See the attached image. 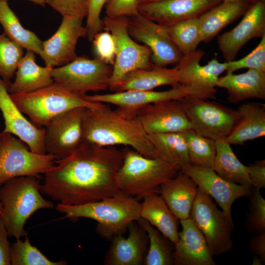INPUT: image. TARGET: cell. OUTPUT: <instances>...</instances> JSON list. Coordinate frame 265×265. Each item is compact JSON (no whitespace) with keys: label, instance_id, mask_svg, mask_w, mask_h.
<instances>
[{"label":"cell","instance_id":"1","mask_svg":"<svg viewBox=\"0 0 265 265\" xmlns=\"http://www.w3.org/2000/svg\"><path fill=\"white\" fill-rule=\"evenodd\" d=\"M122 149L83 143L68 156L56 159L44 174L41 193L59 203L76 205L113 196L119 190L117 173Z\"/></svg>","mask_w":265,"mask_h":265},{"label":"cell","instance_id":"2","mask_svg":"<svg viewBox=\"0 0 265 265\" xmlns=\"http://www.w3.org/2000/svg\"><path fill=\"white\" fill-rule=\"evenodd\" d=\"M83 143L102 147L124 145L150 158H159L148 135L133 118L105 106L86 109Z\"/></svg>","mask_w":265,"mask_h":265},{"label":"cell","instance_id":"3","mask_svg":"<svg viewBox=\"0 0 265 265\" xmlns=\"http://www.w3.org/2000/svg\"><path fill=\"white\" fill-rule=\"evenodd\" d=\"M56 209L64 213L65 218H87L97 221V233L109 239L123 234L130 223L140 218V203L136 198L120 191L113 196L85 204L59 203Z\"/></svg>","mask_w":265,"mask_h":265},{"label":"cell","instance_id":"4","mask_svg":"<svg viewBox=\"0 0 265 265\" xmlns=\"http://www.w3.org/2000/svg\"><path fill=\"white\" fill-rule=\"evenodd\" d=\"M41 185L38 176H26L11 179L1 186L0 217L9 237L17 239L26 236L24 228L29 217L39 210L54 208L52 202L42 196Z\"/></svg>","mask_w":265,"mask_h":265},{"label":"cell","instance_id":"5","mask_svg":"<svg viewBox=\"0 0 265 265\" xmlns=\"http://www.w3.org/2000/svg\"><path fill=\"white\" fill-rule=\"evenodd\" d=\"M122 163L116 176L119 190L135 198L159 193L160 186L175 176L180 169L159 158H150L134 149H122Z\"/></svg>","mask_w":265,"mask_h":265},{"label":"cell","instance_id":"6","mask_svg":"<svg viewBox=\"0 0 265 265\" xmlns=\"http://www.w3.org/2000/svg\"><path fill=\"white\" fill-rule=\"evenodd\" d=\"M10 95L22 112L39 127H45L53 119L71 109H98L106 105L76 96L54 82L34 92Z\"/></svg>","mask_w":265,"mask_h":265},{"label":"cell","instance_id":"7","mask_svg":"<svg viewBox=\"0 0 265 265\" xmlns=\"http://www.w3.org/2000/svg\"><path fill=\"white\" fill-rule=\"evenodd\" d=\"M56 159L50 154L32 152L25 142L12 133L0 132V186L16 177L44 174Z\"/></svg>","mask_w":265,"mask_h":265},{"label":"cell","instance_id":"8","mask_svg":"<svg viewBox=\"0 0 265 265\" xmlns=\"http://www.w3.org/2000/svg\"><path fill=\"white\" fill-rule=\"evenodd\" d=\"M179 101L191 129L215 141L226 138L240 118L237 109L208 99L187 96Z\"/></svg>","mask_w":265,"mask_h":265},{"label":"cell","instance_id":"9","mask_svg":"<svg viewBox=\"0 0 265 265\" xmlns=\"http://www.w3.org/2000/svg\"><path fill=\"white\" fill-rule=\"evenodd\" d=\"M112 66L97 58L77 56L70 63L53 69L54 82L73 94L83 98L90 91L108 89Z\"/></svg>","mask_w":265,"mask_h":265},{"label":"cell","instance_id":"10","mask_svg":"<svg viewBox=\"0 0 265 265\" xmlns=\"http://www.w3.org/2000/svg\"><path fill=\"white\" fill-rule=\"evenodd\" d=\"M189 218L202 234L213 256L233 248L234 223L217 208L210 196L199 188Z\"/></svg>","mask_w":265,"mask_h":265},{"label":"cell","instance_id":"11","mask_svg":"<svg viewBox=\"0 0 265 265\" xmlns=\"http://www.w3.org/2000/svg\"><path fill=\"white\" fill-rule=\"evenodd\" d=\"M129 17L111 18L106 16L103 19L104 28L111 33L116 45L115 59L109 87L129 72L149 68L152 65L150 49L135 41L129 34Z\"/></svg>","mask_w":265,"mask_h":265},{"label":"cell","instance_id":"12","mask_svg":"<svg viewBox=\"0 0 265 265\" xmlns=\"http://www.w3.org/2000/svg\"><path fill=\"white\" fill-rule=\"evenodd\" d=\"M205 53L201 50L183 56L175 67L178 82L188 89L193 96L203 99H214L217 81L226 71V62L215 57L207 64L200 61Z\"/></svg>","mask_w":265,"mask_h":265},{"label":"cell","instance_id":"13","mask_svg":"<svg viewBox=\"0 0 265 265\" xmlns=\"http://www.w3.org/2000/svg\"><path fill=\"white\" fill-rule=\"evenodd\" d=\"M76 108L53 119L44 128L46 153L64 158L83 144L86 109Z\"/></svg>","mask_w":265,"mask_h":265},{"label":"cell","instance_id":"14","mask_svg":"<svg viewBox=\"0 0 265 265\" xmlns=\"http://www.w3.org/2000/svg\"><path fill=\"white\" fill-rule=\"evenodd\" d=\"M128 29L133 39L150 49L153 65L165 67L177 64L182 58L183 55L170 39L165 26L138 13L129 17Z\"/></svg>","mask_w":265,"mask_h":265},{"label":"cell","instance_id":"15","mask_svg":"<svg viewBox=\"0 0 265 265\" xmlns=\"http://www.w3.org/2000/svg\"><path fill=\"white\" fill-rule=\"evenodd\" d=\"M128 117L134 118L148 135L183 132L191 129L182 105L177 100L149 104Z\"/></svg>","mask_w":265,"mask_h":265},{"label":"cell","instance_id":"16","mask_svg":"<svg viewBox=\"0 0 265 265\" xmlns=\"http://www.w3.org/2000/svg\"><path fill=\"white\" fill-rule=\"evenodd\" d=\"M62 17L55 32L42 41L39 54L45 66L52 68L64 66L74 60L78 56L76 48L78 40L87 35L83 19L71 16Z\"/></svg>","mask_w":265,"mask_h":265},{"label":"cell","instance_id":"17","mask_svg":"<svg viewBox=\"0 0 265 265\" xmlns=\"http://www.w3.org/2000/svg\"><path fill=\"white\" fill-rule=\"evenodd\" d=\"M265 36V0L251 3L240 22L219 35L217 44L225 62L236 59L238 52L250 40Z\"/></svg>","mask_w":265,"mask_h":265},{"label":"cell","instance_id":"18","mask_svg":"<svg viewBox=\"0 0 265 265\" xmlns=\"http://www.w3.org/2000/svg\"><path fill=\"white\" fill-rule=\"evenodd\" d=\"M180 171L190 177L198 188L213 198L230 221L233 223L232 206L238 199L250 195L252 186L230 182L212 169L188 164Z\"/></svg>","mask_w":265,"mask_h":265},{"label":"cell","instance_id":"19","mask_svg":"<svg viewBox=\"0 0 265 265\" xmlns=\"http://www.w3.org/2000/svg\"><path fill=\"white\" fill-rule=\"evenodd\" d=\"M187 96H193L192 92L186 87L178 84L172 86L170 89L161 91L127 90L86 95L83 98L93 102L115 106L119 112L129 116L133 112L149 104L168 100H179Z\"/></svg>","mask_w":265,"mask_h":265},{"label":"cell","instance_id":"20","mask_svg":"<svg viewBox=\"0 0 265 265\" xmlns=\"http://www.w3.org/2000/svg\"><path fill=\"white\" fill-rule=\"evenodd\" d=\"M0 111L4 122L2 131L19 138L32 152L39 154H46L45 129L36 126L26 118L13 101L7 84L0 77Z\"/></svg>","mask_w":265,"mask_h":265},{"label":"cell","instance_id":"21","mask_svg":"<svg viewBox=\"0 0 265 265\" xmlns=\"http://www.w3.org/2000/svg\"><path fill=\"white\" fill-rule=\"evenodd\" d=\"M222 1V0H164L139 4V13L165 26L195 17Z\"/></svg>","mask_w":265,"mask_h":265},{"label":"cell","instance_id":"22","mask_svg":"<svg viewBox=\"0 0 265 265\" xmlns=\"http://www.w3.org/2000/svg\"><path fill=\"white\" fill-rule=\"evenodd\" d=\"M129 235L115 236L105 258L106 265H143L149 244L146 232L137 221L128 227Z\"/></svg>","mask_w":265,"mask_h":265},{"label":"cell","instance_id":"23","mask_svg":"<svg viewBox=\"0 0 265 265\" xmlns=\"http://www.w3.org/2000/svg\"><path fill=\"white\" fill-rule=\"evenodd\" d=\"M182 230L174 245L173 265H215L204 236L189 218L180 220Z\"/></svg>","mask_w":265,"mask_h":265},{"label":"cell","instance_id":"24","mask_svg":"<svg viewBox=\"0 0 265 265\" xmlns=\"http://www.w3.org/2000/svg\"><path fill=\"white\" fill-rule=\"evenodd\" d=\"M198 190L194 181L180 171L160 186L159 193L173 214L181 220L189 218Z\"/></svg>","mask_w":265,"mask_h":265},{"label":"cell","instance_id":"25","mask_svg":"<svg viewBox=\"0 0 265 265\" xmlns=\"http://www.w3.org/2000/svg\"><path fill=\"white\" fill-rule=\"evenodd\" d=\"M216 86L227 91V101L238 103L252 98L265 100V72L248 69L245 73L219 77Z\"/></svg>","mask_w":265,"mask_h":265},{"label":"cell","instance_id":"26","mask_svg":"<svg viewBox=\"0 0 265 265\" xmlns=\"http://www.w3.org/2000/svg\"><path fill=\"white\" fill-rule=\"evenodd\" d=\"M35 53L26 50L20 61L15 79L8 86L10 94H24L34 92L54 82L53 68L39 66L36 62Z\"/></svg>","mask_w":265,"mask_h":265},{"label":"cell","instance_id":"27","mask_svg":"<svg viewBox=\"0 0 265 265\" xmlns=\"http://www.w3.org/2000/svg\"><path fill=\"white\" fill-rule=\"evenodd\" d=\"M179 84L176 69L153 65L149 68L138 69L126 74L109 89L114 92L127 90H153L159 86Z\"/></svg>","mask_w":265,"mask_h":265},{"label":"cell","instance_id":"28","mask_svg":"<svg viewBox=\"0 0 265 265\" xmlns=\"http://www.w3.org/2000/svg\"><path fill=\"white\" fill-rule=\"evenodd\" d=\"M250 2L222 1L202 14L199 17L202 42H209L224 27L243 15Z\"/></svg>","mask_w":265,"mask_h":265},{"label":"cell","instance_id":"29","mask_svg":"<svg viewBox=\"0 0 265 265\" xmlns=\"http://www.w3.org/2000/svg\"><path fill=\"white\" fill-rule=\"evenodd\" d=\"M240 118L226 140L230 144L242 145L249 140L265 135V104L247 102L237 109Z\"/></svg>","mask_w":265,"mask_h":265},{"label":"cell","instance_id":"30","mask_svg":"<svg viewBox=\"0 0 265 265\" xmlns=\"http://www.w3.org/2000/svg\"><path fill=\"white\" fill-rule=\"evenodd\" d=\"M140 203V217L150 223L174 245L179 238V219L157 193L144 196Z\"/></svg>","mask_w":265,"mask_h":265},{"label":"cell","instance_id":"31","mask_svg":"<svg viewBox=\"0 0 265 265\" xmlns=\"http://www.w3.org/2000/svg\"><path fill=\"white\" fill-rule=\"evenodd\" d=\"M215 145L216 154L212 169L227 181L252 186L247 166L238 159L226 138L216 140Z\"/></svg>","mask_w":265,"mask_h":265},{"label":"cell","instance_id":"32","mask_svg":"<svg viewBox=\"0 0 265 265\" xmlns=\"http://www.w3.org/2000/svg\"><path fill=\"white\" fill-rule=\"evenodd\" d=\"M0 24L4 33L11 40L23 49L40 54L42 41L33 32L22 26L6 0H0Z\"/></svg>","mask_w":265,"mask_h":265},{"label":"cell","instance_id":"33","mask_svg":"<svg viewBox=\"0 0 265 265\" xmlns=\"http://www.w3.org/2000/svg\"><path fill=\"white\" fill-rule=\"evenodd\" d=\"M159 158L181 170L189 164L186 142L182 132L148 135Z\"/></svg>","mask_w":265,"mask_h":265},{"label":"cell","instance_id":"34","mask_svg":"<svg viewBox=\"0 0 265 265\" xmlns=\"http://www.w3.org/2000/svg\"><path fill=\"white\" fill-rule=\"evenodd\" d=\"M137 222L146 232L149 240L143 265H173L174 244L146 220L140 218Z\"/></svg>","mask_w":265,"mask_h":265},{"label":"cell","instance_id":"35","mask_svg":"<svg viewBox=\"0 0 265 265\" xmlns=\"http://www.w3.org/2000/svg\"><path fill=\"white\" fill-rule=\"evenodd\" d=\"M165 27L170 39L183 56L196 51L202 42L199 17L186 19Z\"/></svg>","mask_w":265,"mask_h":265},{"label":"cell","instance_id":"36","mask_svg":"<svg viewBox=\"0 0 265 265\" xmlns=\"http://www.w3.org/2000/svg\"><path fill=\"white\" fill-rule=\"evenodd\" d=\"M182 133L186 142L189 164L212 169L216 154L215 141L202 136L192 129Z\"/></svg>","mask_w":265,"mask_h":265},{"label":"cell","instance_id":"37","mask_svg":"<svg viewBox=\"0 0 265 265\" xmlns=\"http://www.w3.org/2000/svg\"><path fill=\"white\" fill-rule=\"evenodd\" d=\"M10 261L12 265H64L65 261H51L26 236L24 241L17 239L11 246Z\"/></svg>","mask_w":265,"mask_h":265},{"label":"cell","instance_id":"38","mask_svg":"<svg viewBox=\"0 0 265 265\" xmlns=\"http://www.w3.org/2000/svg\"><path fill=\"white\" fill-rule=\"evenodd\" d=\"M23 49L4 33L0 34V77L7 86L24 55Z\"/></svg>","mask_w":265,"mask_h":265},{"label":"cell","instance_id":"39","mask_svg":"<svg viewBox=\"0 0 265 265\" xmlns=\"http://www.w3.org/2000/svg\"><path fill=\"white\" fill-rule=\"evenodd\" d=\"M244 225L247 232L256 235L265 232V199L260 190L252 187Z\"/></svg>","mask_w":265,"mask_h":265},{"label":"cell","instance_id":"40","mask_svg":"<svg viewBox=\"0 0 265 265\" xmlns=\"http://www.w3.org/2000/svg\"><path fill=\"white\" fill-rule=\"evenodd\" d=\"M244 68L265 72V36L261 39L257 47L243 58L226 62L227 73Z\"/></svg>","mask_w":265,"mask_h":265},{"label":"cell","instance_id":"41","mask_svg":"<svg viewBox=\"0 0 265 265\" xmlns=\"http://www.w3.org/2000/svg\"><path fill=\"white\" fill-rule=\"evenodd\" d=\"M95 58L113 65L116 55V45L111 33L105 30L97 33L92 41Z\"/></svg>","mask_w":265,"mask_h":265},{"label":"cell","instance_id":"42","mask_svg":"<svg viewBox=\"0 0 265 265\" xmlns=\"http://www.w3.org/2000/svg\"><path fill=\"white\" fill-rule=\"evenodd\" d=\"M63 16H71L83 19L88 11L87 0H44Z\"/></svg>","mask_w":265,"mask_h":265},{"label":"cell","instance_id":"43","mask_svg":"<svg viewBox=\"0 0 265 265\" xmlns=\"http://www.w3.org/2000/svg\"><path fill=\"white\" fill-rule=\"evenodd\" d=\"M109 0H87L88 11L85 28L86 37L92 42L94 36L104 28L101 14L104 7Z\"/></svg>","mask_w":265,"mask_h":265},{"label":"cell","instance_id":"44","mask_svg":"<svg viewBox=\"0 0 265 265\" xmlns=\"http://www.w3.org/2000/svg\"><path fill=\"white\" fill-rule=\"evenodd\" d=\"M139 0H109L106 4V16L115 18L131 17L138 13Z\"/></svg>","mask_w":265,"mask_h":265},{"label":"cell","instance_id":"45","mask_svg":"<svg viewBox=\"0 0 265 265\" xmlns=\"http://www.w3.org/2000/svg\"><path fill=\"white\" fill-rule=\"evenodd\" d=\"M247 172L253 187L261 189L265 188V160L256 161L247 166Z\"/></svg>","mask_w":265,"mask_h":265},{"label":"cell","instance_id":"46","mask_svg":"<svg viewBox=\"0 0 265 265\" xmlns=\"http://www.w3.org/2000/svg\"><path fill=\"white\" fill-rule=\"evenodd\" d=\"M8 234L0 217V265H10L11 245L8 240Z\"/></svg>","mask_w":265,"mask_h":265},{"label":"cell","instance_id":"47","mask_svg":"<svg viewBox=\"0 0 265 265\" xmlns=\"http://www.w3.org/2000/svg\"><path fill=\"white\" fill-rule=\"evenodd\" d=\"M249 249L265 262V232L255 235L249 241Z\"/></svg>","mask_w":265,"mask_h":265},{"label":"cell","instance_id":"48","mask_svg":"<svg viewBox=\"0 0 265 265\" xmlns=\"http://www.w3.org/2000/svg\"><path fill=\"white\" fill-rule=\"evenodd\" d=\"M263 262L261 259L258 256L255 255L253 259V262L252 265H262Z\"/></svg>","mask_w":265,"mask_h":265},{"label":"cell","instance_id":"49","mask_svg":"<svg viewBox=\"0 0 265 265\" xmlns=\"http://www.w3.org/2000/svg\"><path fill=\"white\" fill-rule=\"evenodd\" d=\"M32 2L36 4L39 5L41 6H44L45 3L44 0H26Z\"/></svg>","mask_w":265,"mask_h":265},{"label":"cell","instance_id":"50","mask_svg":"<svg viewBox=\"0 0 265 265\" xmlns=\"http://www.w3.org/2000/svg\"><path fill=\"white\" fill-rule=\"evenodd\" d=\"M162 0H139V3L140 4L142 3H147L158 2V1H160Z\"/></svg>","mask_w":265,"mask_h":265},{"label":"cell","instance_id":"51","mask_svg":"<svg viewBox=\"0 0 265 265\" xmlns=\"http://www.w3.org/2000/svg\"><path fill=\"white\" fill-rule=\"evenodd\" d=\"M2 207L1 206V204L0 201V217L2 215Z\"/></svg>","mask_w":265,"mask_h":265},{"label":"cell","instance_id":"52","mask_svg":"<svg viewBox=\"0 0 265 265\" xmlns=\"http://www.w3.org/2000/svg\"><path fill=\"white\" fill-rule=\"evenodd\" d=\"M238 0H250L251 1V0H222V1H235Z\"/></svg>","mask_w":265,"mask_h":265},{"label":"cell","instance_id":"53","mask_svg":"<svg viewBox=\"0 0 265 265\" xmlns=\"http://www.w3.org/2000/svg\"><path fill=\"white\" fill-rule=\"evenodd\" d=\"M258 0H251V3L256 1Z\"/></svg>","mask_w":265,"mask_h":265}]
</instances>
